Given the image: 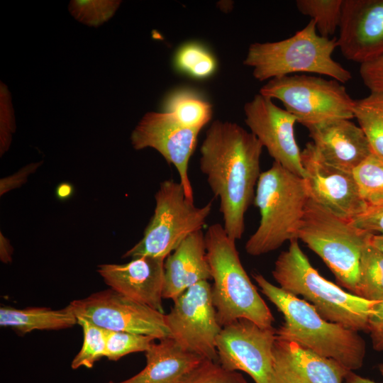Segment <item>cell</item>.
Segmentation results:
<instances>
[{
	"label": "cell",
	"instance_id": "1",
	"mask_svg": "<svg viewBox=\"0 0 383 383\" xmlns=\"http://www.w3.org/2000/svg\"><path fill=\"white\" fill-rule=\"evenodd\" d=\"M263 146L236 123L216 120L200 147L199 168L220 202L223 228L236 241L245 231V215L254 200Z\"/></svg>",
	"mask_w": 383,
	"mask_h": 383
},
{
	"label": "cell",
	"instance_id": "2",
	"mask_svg": "<svg viewBox=\"0 0 383 383\" xmlns=\"http://www.w3.org/2000/svg\"><path fill=\"white\" fill-rule=\"evenodd\" d=\"M252 277L283 316L284 322L277 329L278 339L295 342L350 371L362 367L366 345L357 331L323 319L309 303L274 285L262 274H254Z\"/></svg>",
	"mask_w": 383,
	"mask_h": 383
},
{
	"label": "cell",
	"instance_id": "3",
	"mask_svg": "<svg viewBox=\"0 0 383 383\" xmlns=\"http://www.w3.org/2000/svg\"><path fill=\"white\" fill-rule=\"evenodd\" d=\"M279 287L304 297L325 320L357 332L368 333V320L378 301H368L347 292L326 279L310 263L297 239L289 241L272 272Z\"/></svg>",
	"mask_w": 383,
	"mask_h": 383
},
{
	"label": "cell",
	"instance_id": "4",
	"mask_svg": "<svg viewBox=\"0 0 383 383\" xmlns=\"http://www.w3.org/2000/svg\"><path fill=\"white\" fill-rule=\"evenodd\" d=\"M205 241L213 281L212 301L221 326L245 318L261 327H272L274 316L246 273L235 241L228 235L223 225H211Z\"/></svg>",
	"mask_w": 383,
	"mask_h": 383
},
{
	"label": "cell",
	"instance_id": "5",
	"mask_svg": "<svg viewBox=\"0 0 383 383\" xmlns=\"http://www.w3.org/2000/svg\"><path fill=\"white\" fill-rule=\"evenodd\" d=\"M309 193L306 181L274 162L261 172L254 197L260 220L247 240L246 252L259 256L274 251L286 241L297 239Z\"/></svg>",
	"mask_w": 383,
	"mask_h": 383
},
{
	"label": "cell",
	"instance_id": "6",
	"mask_svg": "<svg viewBox=\"0 0 383 383\" xmlns=\"http://www.w3.org/2000/svg\"><path fill=\"white\" fill-rule=\"evenodd\" d=\"M337 47V39L318 34L316 23L311 19L287 39L250 44L243 64L252 68L254 78L260 82L309 72L344 84L352 79V74L332 57Z\"/></svg>",
	"mask_w": 383,
	"mask_h": 383
},
{
	"label": "cell",
	"instance_id": "7",
	"mask_svg": "<svg viewBox=\"0 0 383 383\" xmlns=\"http://www.w3.org/2000/svg\"><path fill=\"white\" fill-rule=\"evenodd\" d=\"M370 234L309 197L297 238L323 260L342 287L354 294L362 250Z\"/></svg>",
	"mask_w": 383,
	"mask_h": 383
},
{
	"label": "cell",
	"instance_id": "8",
	"mask_svg": "<svg viewBox=\"0 0 383 383\" xmlns=\"http://www.w3.org/2000/svg\"><path fill=\"white\" fill-rule=\"evenodd\" d=\"M155 207L143 238L123 257L150 256L165 260L192 233L202 230L212 201L196 206L180 182L163 181L155 195Z\"/></svg>",
	"mask_w": 383,
	"mask_h": 383
},
{
	"label": "cell",
	"instance_id": "9",
	"mask_svg": "<svg viewBox=\"0 0 383 383\" xmlns=\"http://www.w3.org/2000/svg\"><path fill=\"white\" fill-rule=\"evenodd\" d=\"M260 94L279 100L304 126L328 120L354 118V104L345 87L335 79L306 74L270 79Z\"/></svg>",
	"mask_w": 383,
	"mask_h": 383
},
{
	"label": "cell",
	"instance_id": "10",
	"mask_svg": "<svg viewBox=\"0 0 383 383\" xmlns=\"http://www.w3.org/2000/svg\"><path fill=\"white\" fill-rule=\"evenodd\" d=\"M174 301L165 315L171 335L184 349L204 360L218 362L216 338L219 324L211 296V285L201 281Z\"/></svg>",
	"mask_w": 383,
	"mask_h": 383
},
{
	"label": "cell",
	"instance_id": "11",
	"mask_svg": "<svg viewBox=\"0 0 383 383\" xmlns=\"http://www.w3.org/2000/svg\"><path fill=\"white\" fill-rule=\"evenodd\" d=\"M277 329L241 318L222 328L216 338L218 362L243 371L255 383H274V346Z\"/></svg>",
	"mask_w": 383,
	"mask_h": 383
},
{
	"label": "cell",
	"instance_id": "12",
	"mask_svg": "<svg viewBox=\"0 0 383 383\" xmlns=\"http://www.w3.org/2000/svg\"><path fill=\"white\" fill-rule=\"evenodd\" d=\"M70 305L77 317L104 330L146 335L156 340L172 337L165 313L111 288L72 301Z\"/></svg>",
	"mask_w": 383,
	"mask_h": 383
},
{
	"label": "cell",
	"instance_id": "13",
	"mask_svg": "<svg viewBox=\"0 0 383 383\" xmlns=\"http://www.w3.org/2000/svg\"><path fill=\"white\" fill-rule=\"evenodd\" d=\"M200 131L182 126L169 113L149 111L141 118L131 135L135 150L152 148L175 167L187 197L193 201L188 165Z\"/></svg>",
	"mask_w": 383,
	"mask_h": 383
},
{
	"label": "cell",
	"instance_id": "14",
	"mask_svg": "<svg viewBox=\"0 0 383 383\" xmlns=\"http://www.w3.org/2000/svg\"><path fill=\"white\" fill-rule=\"evenodd\" d=\"M244 113L250 132L267 149L274 162L305 179L301 151L295 138L296 118L260 93L245 104Z\"/></svg>",
	"mask_w": 383,
	"mask_h": 383
},
{
	"label": "cell",
	"instance_id": "15",
	"mask_svg": "<svg viewBox=\"0 0 383 383\" xmlns=\"http://www.w3.org/2000/svg\"><path fill=\"white\" fill-rule=\"evenodd\" d=\"M309 197L333 214L351 220L367 208L353 172L326 162L312 142L301 151Z\"/></svg>",
	"mask_w": 383,
	"mask_h": 383
},
{
	"label": "cell",
	"instance_id": "16",
	"mask_svg": "<svg viewBox=\"0 0 383 383\" xmlns=\"http://www.w3.org/2000/svg\"><path fill=\"white\" fill-rule=\"evenodd\" d=\"M337 45L360 65L383 55V0H343Z\"/></svg>",
	"mask_w": 383,
	"mask_h": 383
},
{
	"label": "cell",
	"instance_id": "17",
	"mask_svg": "<svg viewBox=\"0 0 383 383\" xmlns=\"http://www.w3.org/2000/svg\"><path fill=\"white\" fill-rule=\"evenodd\" d=\"M165 260L140 256L125 264L100 265L97 272L111 289L164 313Z\"/></svg>",
	"mask_w": 383,
	"mask_h": 383
},
{
	"label": "cell",
	"instance_id": "18",
	"mask_svg": "<svg viewBox=\"0 0 383 383\" xmlns=\"http://www.w3.org/2000/svg\"><path fill=\"white\" fill-rule=\"evenodd\" d=\"M306 127L321 157L335 167L353 172L372 154L365 133L350 119H331Z\"/></svg>",
	"mask_w": 383,
	"mask_h": 383
},
{
	"label": "cell",
	"instance_id": "19",
	"mask_svg": "<svg viewBox=\"0 0 383 383\" xmlns=\"http://www.w3.org/2000/svg\"><path fill=\"white\" fill-rule=\"evenodd\" d=\"M163 299L174 301L189 288L211 279L202 230L186 238L165 260Z\"/></svg>",
	"mask_w": 383,
	"mask_h": 383
},
{
	"label": "cell",
	"instance_id": "20",
	"mask_svg": "<svg viewBox=\"0 0 383 383\" xmlns=\"http://www.w3.org/2000/svg\"><path fill=\"white\" fill-rule=\"evenodd\" d=\"M145 367L132 377L108 383H182L204 360L169 337L153 343L145 352Z\"/></svg>",
	"mask_w": 383,
	"mask_h": 383
},
{
	"label": "cell",
	"instance_id": "21",
	"mask_svg": "<svg viewBox=\"0 0 383 383\" xmlns=\"http://www.w3.org/2000/svg\"><path fill=\"white\" fill-rule=\"evenodd\" d=\"M275 344L304 383H343L349 371L295 342L277 338Z\"/></svg>",
	"mask_w": 383,
	"mask_h": 383
},
{
	"label": "cell",
	"instance_id": "22",
	"mask_svg": "<svg viewBox=\"0 0 383 383\" xmlns=\"http://www.w3.org/2000/svg\"><path fill=\"white\" fill-rule=\"evenodd\" d=\"M77 324V317L70 304L60 309L47 307L16 309L0 307V326L9 327L19 335L33 331L61 330Z\"/></svg>",
	"mask_w": 383,
	"mask_h": 383
},
{
	"label": "cell",
	"instance_id": "23",
	"mask_svg": "<svg viewBox=\"0 0 383 383\" xmlns=\"http://www.w3.org/2000/svg\"><path fill=\"white\" fill-rule=\"evenodd\" d=\"M163 111L170 113L184 126L201 130L213 116L212 105L196 91L177 89L162 104Z\"/></svg>",
	"mask_w": 383,
	"mask_h": 383
},
{
	"label": "cell",
	"instance_id": "24",
	"mask_svg": "<svg viewBox=\"0 0 383 383\" xmlns=\"http://www.w3.org/2000/svg\"><path fill=\"white\" fill-rule=\"evenodd\" d=\"M354 118L365 133L373 155L383 160V92L355 99Z\"/></svg>",
	"mask_w": 383,
	"mask_h": 383
},
{
	"label": "cell",
	"instance_id": "25",
	"mask_svg": "<svg viewBox=\"0 0 383 383\" xmlns=\"http://www.w3.org/2000/svg\"><path fill=\"white\" fill-rule=\"evenodd\" d=\"M369 238L362 250L354 294L368 301H380L383 299V252Z\"/></svg>",
	"mask_w": 383,
	"mask_h": 383
},
{
	"label": "cell",
	"instance_id": "26",
	"mask_svg": "<svg viewBox=\"0 0 383 383\" xmlns=\"http://www.w3.org/2000/svg\"><path fill=\"white\" fill-rule=\"evenodd\" d=\"M297 10L311 18L322 37L333 35L339 28L343 0H296Z\"/></svg>",
	"mask_w": 383,
	"mask_h": 383
},
{
	"label": "cell",
	"instance_id": "27",
	"mask_svg": "<svg viewBox=\"0 0 383 383\" xmlns=\"http://www.w3.org/2000/svg\"><path fill=\"white\" fill-rule=\"evenodd\" d=\"M175 67L181 72L197 79L211 76L216 69V60L202 44L190 42L182 45L174 56Z\"/></svg>",
	"mask_w": 383,
	"mask_h": 383
},
{
	"label": "cell",
	"instance_id": "28",
	"mask_svg": "<svg viewBox=\"0 0 383 383\" xmlns=\"http://www.w3.org/2000/svg\"><path fill=\"white\" fill-rule=\"evenodd\" d=\"M353 174L367 206L383 204V160L372 154Z\"/></svg>",
	"mask_w": 383,
	"mask_h": 383
},
{
	"label": "cell",
	"instance_id": "29",
	"mask_svg": "<svg viewBox=\"0 0 383 383\" xmlns=\"http://www.w3.org/2000/svg\"><path fill=\"white\" fill-rule=\"evenodd\" d=\"M77 324L83 331L82 346L71 363L73 370L81 367L91 368L94 363L105 357V330L94 325L83 317H77Z\"/></svg>",
	"mask_w": 383,
	"mask_h": 383
},
{
	"label": "cell",
	"instance_id": "30",
	"mask_svg": "<svg viewBox=\"0 0 383 383\" xmlns=\"http://www.w3.org/2000/svg\"><path fill=\"white\" fill-rule=\"evenodd\" d=\"M105 357L112 361L131 353L146 352L156 340L150 335L123 331L105 330Z\"/></svg>",
	"mask_w": 383,
	"mask_h": 383
},
{
	"label": "cell",
	"instance_id": "31",
	"mask_svg": "<svg viewBox=\"0 0 383 383\" xmlns=\"http://www.w3.org/2000/svg\"><path fill=\"white\" fill-rule=\"evenodd\" d=\"M121 3L116 0H73L69 11L82 23L98 27L112 18Z\"/></svg>",
	"mask_w": 383,
	"mask_h": 383
},
{
	"label": "cell",
	"instance_id": "32",
	"mask_svg": "<svg viewBox=\"0 0 383 383\" xmlns=\"http://www.w3.org/2000/svg\"><path fill=\"white\" fill-rule=\"evenodd\" d=\"M182 383H248L238 371L223 367L218 362L204 360Z\"/></svg>",
	"mask_w": 383,
	"mask_h": 383
},
{
	"label": "cell",
	"instance_id": "33",
	"mask_svg": "<svg viewBox=\"0 0 383 383\" xmlns=\"http://www.w3.org/2000/svg\"><path fill=\"white\" fill-rule=\"evenodd\" d=\"M0 90V150L2 155L10 145L11 135L15 131V119L10 94L6 86L2 82Z\"/></svg>",
	"mask_w": 383,
	"mask_h": 383
},
{
	"label": "cell",
	"instance_id": "34",
	"mask_svg": "<svg viewBox=\"0 0 383 383\" xmlns=\"http://www.w3.org/2000/svg\"><path fill=\"white\" fill-rule=\"evenodd\" d=\"M350 221L361 231L383 235V204L367 206Z\"/></svg>",
	"mask_w": 383,
	"mask_h": 383
},
{
	"label": "cell",
	"instance_id": "35",
	"mask_svg": "<svg viewBox=\"0 0 383 383\" xmlns=\"http://www.w3.org/2000/svg\"><path fill=\"white\" fill-rule=\"evenodd\" d=\"M360 74L370 92H383V55L361 64Z\"/></svg>",
	"mask_w": 383,
	"mask_h": 383
},
{
	"label": "cell",
	"instance_id": "36",
	"mask_svg": "<svg viewBox=\"0 0 383 383\" xmlns=\"http://www.w3.org/2000/svg\"><path fill=\"white\" fill-rule=\"evenodd\" d=\"M368 333L373 349L383 353V299L373 306L372 313L368 320Z\"/></svg>",
	"mask_w": 383,
	"mask_h": 383
},
{
	"label": "cell",
	"instance_id": "37",
	"mask_svg": "<svg viewBox=\"0 0 383 383\" xmlns=\"http://www.w3.org/2000/svg\"><path fill=\"white\" fill-rule=\"evenodd\" d=\"M274 383H304L274 343Z\"/></svg>",
	"mask_w": 383,
	"mask_h": 383
},
{
	"label": "cell",
	"instance_id": "38",
	"mask_svg": "<svg viewBox=\"0 0 383 383\" xmlns=\"http://www.w3.org/2000/svg\"><path fill=\"white\" fill-rule=\"evenodd\" d=\"M39 164H31L24 167L18 173L12 175L7 179L1 181V194L9 191L11 188H15L21 184L27 178L29 173L34 171Z\"/></svg>",
	"mask_w": 383,
	"mask_h": 383
},
{
	"label": "cell",
	"instance_id": "39",
	"mask_svg": "<svg viewBox=\"0 0 383 383\" xmlns=\"http://www.w3.org/2000/svg\"><path fill=\"white\" fill-rule=\"evenodd\" d=\"M0 257L1 260L5 263L11 261L13 248L9 241L1 233L0 237Z\"/></svg>",
	"mask_w": 383,
	"mask_h": 383
},
{
	"label": "cell",
	"instance_id": "40",
	"mask_svg": "<svg viewBox=\"0 0 383 383\" xmlns=\"http://www.w3.org/2000/svg\"><path fill=\"white\" fill-rule=\"evenodd\" d=\"M378 370L383 376V363L378 365ZM345 383H378L370 379L360 376L353 371H348L345 377Z\"/></svg>",
	"mask_w": 383,
	"mask_h": 383
},
{
	"label": "cell",
	"instance_id": "41",
	"mask_svg": "<svg viewBox=\"0 0 383 383\" xmlns=\"http://www.w3.org/2000/svg\"><path fill=\"white\" fill-rule=\"evenodd\" d=\"M72 192V187L70 184H60L57 188V195L60 199L69 197Z\"/></svg>",
	"mask_w": 383,
	"mask_h": 383
},
{
	"label": "cell",
	"instance_id": "42",
	"mask_svg": "<svg viewBox=\"0 0 383 383\" xmlns=\"http://www.w3.org/2000/svg\"><path fill=\"white\" fill-rule=\"evenodd\" d=\"M370 243L383 252V235L370 234Z\"/></svg>",
	"mask_w": 383,
	"mask_h": 383
}]
</instances>
